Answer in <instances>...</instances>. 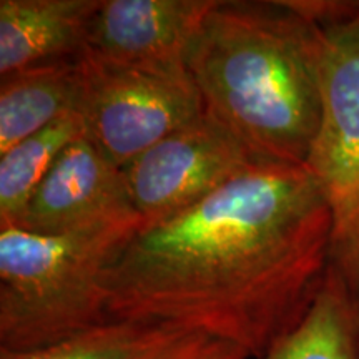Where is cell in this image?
I'll list each match as a JSON object with an SVG mask.
<instances>
[{"mask_svg":"<svg viewBox=\"0 0 359 359\" xmlns=\"http://www.w3.org/2000/svg\"><path fill=\"white\" fill-rule=\"evenodd\" d=\"M321 115L306 167L333 218L331 264L359 298V2L318 25Z\"/></svg>","mask_w":359,"mask_h":359,"instance_id":"4","label":"cell"},{"mask_svg":"<svg viewBox=\"0 0 359 359\" xmlns=\"http://www.w3.org/2000/svg\"><path fill=\"white\" fill-rule=\"evenodd\" d=\"M331 0H321L320 2V17L323 24H327L330 22V13H327V7H330Z\"/></svg>","mask_w":359,"mask_h":359,"instance_id":"15","label":"cell"},{"mask_svg":"<svg viewBox=\"0 0 359 359\" xmlns=\"http://www.w3.org/2000/svg\"><path fill=\"white\" fill-rule=\"evenodd\" d=\"M82 135V116L67 114L0 155V223L20 213L62 151Z\"/></svg>","mask_w":359,"mask_h":359,"instance_id":"13","label":"cell"},{"mask_svg":"<svg viewBox=\"0 0 359 359\" xmlns=\"http://www.w3.org/2000/svg\"><path fill=\"white\" fill-rule=\"evenodd\" d=\"M138 228L48 236L0 224V349L48 346L110 321L107 271Z\"/></svg>","mask_w":359,"mask_h":359,"instance_id":"3","label":"cell"},{"mask_svg":"<svg viewBox=\"0 0 359 359\" xmlns=\"http://www.w3.org/2000/svg\"><path fill=\"white\" fill-rule=\"evenodd\" d=\"M331 2H333V0H331ZM331 2H330V6H331ZM327 13H330V7H327ZM331 20V19H330Z\"/></svg>","mask_w":359,"mask_h":359,"instance_id":"17","label":"cell"},{"mask_svg":"<svg viewBox=\"0 0 359 359\" xmlns=\"http://www.w3.org/2000/svg\"><path fill=\"white\" fill-rule=\"evenodd\" d=\"M331 235L306 167L258 163L125 241L107 271L110 320L172 325L259 359L316 296Z\"/></svg>","mask_w":359,"mask_h":359,"instance_id":"1","label":"cell"},{"mask_svg":"<svg viewBox=\"0 0 359 359\" xmlns=\"http://www.w3.org/2000/svg\"><path fill=\"white\" fill-rule=\"evenodd\" d=\"M102 0H0V77L80 60Z\"/></svg>","mask_w":359,"mask_h":359,"instance_id":"9","label":"cell"},{"mask_svg":"<svg viewBox=\"0 0 359 359\" xmlns=\"http://www.w3.org/2000/svg\"><path fill=\"white\" fill-rule=\"evenodd\" d=\"M356 359H359V298H356Z\"/></svg>","mask_w":359,"mask_h":359,"instance_id":"16","label":"cell"},{"mask_svg":"<svg viewBox=\"0 0 359 359\" xmlns=\"http://www.w3.org/2000/svg\"><path fill=\"white\" fill-rule=\"evenodd\" d=\"M259 359H356V296L333 264L298 325Z\"/></svg>","mask_w":359,"mask_h":359,"instance_id":"11","label":"cell"},{"mask_svg":"<svg viewBox=\"0 0 359 359\" xmlns=\"http://www.w3.org/2000/svg\"><path fill=\"white\" fill-rule=\"evenodd\" d=\"M250 150L205 111L122 168L142 226L198 205L255 165Z\"/></svg>","mask_w":359,"mask_h":359,"instance_id":"6","label":"cell"},{"mask_svg":"<svg viewBox=\"0 0 359 359\" xmlns=\"http://www.w3.org/2000/svg\"><path fill=\"white\" fill-rule=\"evenodd\" d=\"M0 79V155L67 114H79L80 60L30 67Z\"/></svg>","mask_w":359,"mask_h":359,"instance_id":"10","label":"cell"},{"mask_svg":"<svg viewBox=\"0 0 359 359\" xmlns=\"http://www.w3.org/2000/svg\"><path fill=\"white\" fill-rule=\"evenodd\" d=\"M142 222L135 212L122 168L85 137L62 151L50 172L11 222L35 235H70L111 224Z\"/></svg>","mask_w":359,"mask_h":359,"instance_id":"7","label":"cell"},{"mask_svg":"<svg viewBox=\"0 0 359 359\" xmlns=\"http://www.w3.org/2000/svg\"><path fill=\"white\" fill-rule=\"evenodd\" d=\"M196 336L161 323L110 320L48 346L0 349V359H165Z\"/></svg>","mask_w":359,"mask_h":359,"instance_id":"12","label":"cell"},{"mask_svg":"<svg viewBox=\"0 0 359 359\" xmlns=\"http://www.w3.org/2000/svg\"><path fill=\"white\" fill-rule=\"evenodd\" d=\"M217 2L102 0L83 55L120 65H187L188 48Z\"/></svg>","mask_w":359,"mask_h":359,"instance_id":"8","label":"cell"},{"mask_svg":"<svg viewBox=\"0 0 359 359\" xmlns=\"http://www.w3.org/2000/svg\"><path fill=\"white\" fill-rule=\"evenodd\" d=\"M165 359H250L240 348L223 341L196 336Z\"/></svg>","mask_w":359,"mask_h":359,"instance_id":"14","label":"cell"},{"mask_svg":"<svg viewBox=\"0 0 359 359\" xmlns=\"http://www.w3.org/2000/svg\"><path fill=\"white\" fill-rule=\"evenodd\" d=\"M83 133L115 167L205 114L187 65L135 67L80 58Z\"/></svg>","mask_w":359,"mask_h":359,"instance_id":"5","label":"cell"},{"mask_svg":"<svg viewBox=\"0 0 359 359\" xmlns=\"http://www.w3.org/2000/svg\"><path fill=\"white\" fill-rule=\"evenodd\" d=\"M320 29L283 2H217L188 48L205 111L262 163L306 165L321 115Z\"/></svg>","mask_w":359,"mask_h":359,"instance_id":"2","label":"cell"}]
</instances>
